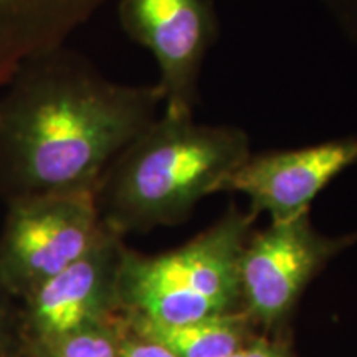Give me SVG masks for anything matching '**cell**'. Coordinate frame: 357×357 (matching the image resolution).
I'll list each match as a JSON object with an SVG mask.
<instances>
[{
  "mask_svg": "<svg viewBox=\"0 0 357 357\" xmlns=\"http://www.w3.org/2000/svg\"><path fill=\"white\" fill-rule=\"evenodd\" d=\"M126 323L121 314L68 334L32 357H121Z\"/></svg>",
  "mask_w": 357,
  "mask_h": 357,
  "instance_id": "11",
  "label": "cell"
},
{
  "mask_svg": "<svg viewBox=\"0 0 357 357\" xmlns=\"http://www.w3.org/2000/svg\"><path fill=\"white\" fill-rule=\"evenodd\" d=\"M25 357H32V356H25Z\"/></svg>",
  "mask_w": 357,
  "mask_h": 357,
  "instance_id": "16",
  "label": "cell"
},
{
  "mask_svg": "<svg viewBox=\"0 0 357 357\" xmlns=\"http://www.w3.org/2000/svg\"><path fill=\"white\" fill-rule=\"evenodd\" d=\"M132 333L166 347L176 357H227L248 344L252 318L245 311L227 312L182 324L124 318Z\"/></svg>",
  "mask_w": 357,
  "mask_h": 357,
  "instance_id": "10",
  "label": "cell"
},
{
  "mask_svg": "<svg viewBox=\"0 0 357 357\" xmlns=\"http://www.w3.org/2000/svg\"><path fill=\"white\" fill-rule=\"evenodd\" d=\"M126 323V321H124ZM121 357H176L171 351L162 347L158 342L149 341V339L132 333L126 326L123 344H121Z\"/></svg>",
  "mask_w": 357,
  "mask_h": 357,
  "instance_id": "13",
  "label": "cell"
},
{
  "mask_svg": "<svg viewBox=\"0 0 357 357\" xmlns=\"http://www.w3.org/2000/svg\"><path fill=\"white\" fill-rule=\"evenodd\" d=\"M248 155L243 129L162 113L101 176L95 189L100 215L119 236L177 225Z\"/></svg>",
  "mask_w": 357,
  "mask_h": 357,
  "instance_id": "2",
  "label": "cell"
},
{
  "mask_svg": "<svg viewBox=\"0 0 357 357\" xmlns=\"http://www.w3.org/2000/svg\"><path fill=\"white\" fill-rule=\"evenodd\" d=\"M109 231L95 190L12 200L0 231V288L19 303Z\"/></svg>",
  "mask_w": 357,
  "mask_h": 357,
  "instance_id": "4",
  "label": "cell"
},
{
  "mask_svg": "<svg viewBox=\"0 0 357 357\" xmlns=\"http://www.w3.org/2000/svg\"><path fill=\"white\" fill-rule=\"evenodd\" d=\"M344 33L357 43V0H323Z\"/></svg>",
  "mask_w": 357,
  "mask_h": 357,
  "instance_id": "14",
  "label": "cell"
},
{
  "mask_svg": "<svg viewBox=\"0 0 357 357\" xmlns=\"http://www.w3.org/2000/svg\"><path fill=\"white\" fill-rule=\"evenodd\" d=\"M123 252L121 236L109 231L83 257L17 303L25 356H37L68 334L119 316Z\"/></svg>",
  "mask_w": 357,
  "mask_h": 357,
  "instance_id": "7",
  "label": "cell"
},
{
  "mask_svg": "<svg viewBox=\"0 0 357 357\" xmlns=\"http://www.w3.org/2000/svg\"><path fill=\"white\" fill-rule=\"evenodd\" d=\"M108 0H0V88L26 58L66 43Z\"/></svg>",
  "mask_w": 357,
  "mask_h": 357,
  "instance_id": "9",
  "label": "cell"
},
{
  "mask_svg": "<svg viewBox=\"0 0 357 357\" xmlns=\"http://www.w3.org/2000/svg\"><path fill=\"white\" fill-rule=\"evenodd\" d=\"M357 164V137H341L300 149L250 154L225 176L217 192H240L253 215L287 222L310 212L318 195L346 169Z\"/></svg>",
  "mask_w": 357,
  "mask_h": 357,
  "instance_id": "8",
  "label": "cell"
},
{
  "mask_svg": "<svg viewBox=\"0 0 357 357\" xmlns=\"http://www.w3.org/2000/svg\"><path fill=\"white\" fill-rule=\"evenodd\" d=\"M160 106L155 84L113 82L66 43L26 58L0 88V197L95 190Z\"/></svg>",
  "mask_w": 357,
  "mask_h": 357,
  "instance_id": "1",
  "label": "cell"
},
{
  "mask_svg": "<svg viewBox=\"0 0 357 357\" xmlns=\"http://www.w3.org/2000/svg\"><path fill=\"white\" fill-rule=\"evenodd\" d=\"M118 15L128 37L153 53L164 113L194 116L205 56L220 29L212 0H121Z\"/></svg>",
  "mask_w": 357,
  "mask_h": 357,
  "instance_id": "5",
  "label": "cell"
},
{
  "mask_svg": "<svg viewBox=\"0 0 357 357\" xmlns=\"http://www.w3.org/2000/svg\"><path fill=\"white\" fill-rule=\"evenodd\" d=\"M356 242L357 231L344 236L318 234L310 212L271 222L245 243L240 260L243 311L255 323H281L321 268Z\"/></svg>",
  "mask_w": 357,
  "mask_h": 357,
  "instance_id": "6",
  "label": "cell"
},
{
  "mask_svg": "<svg viewBox=\"0 0 357 357\" xmlns=\"http://www.w3.org/2000/svg\"><path fill=\"white\" fill-rule=\"evenodd\" d=\"M257 215L235 205L184 247L158 257L124 248L118 273L123 318L182 324L243 311L240 260Z\"/></svg>",
  "mask_w": 357,
  "mask_h": 357,
  "instance_id": "3",
  "label": "cell"
},
{
  "mask_svg": "<svg viewBox=\"0 0 357 357\" xmlns=\"http://www.w3.org/2000/svg\"><path fill=\"white\" fill-rule=\"evenodd\" d=\"M0 288V357H25L19 305Z\"/></svg>",
  "mask_w": 357,
  "mask_h": 357,
  "instance_id": "12",
  "label": "cell"
},
{
  "mask_svg": "<svg viewBox=\"0 0 357 357\" xmlns=\"http://www.w3.org/2000/svg\"><path fill=\"white\" fill-rule=\"evenodd\" d=\"M227 357H291L287 347L281 342L270 341L266 337H255L240 347L238 351H235L234 354Z\"/></svg>",
  "mask_w": 357,
  "mask_h": 357,
  "instance_id": "15",
  "label": "cell"
}]
</instances>
